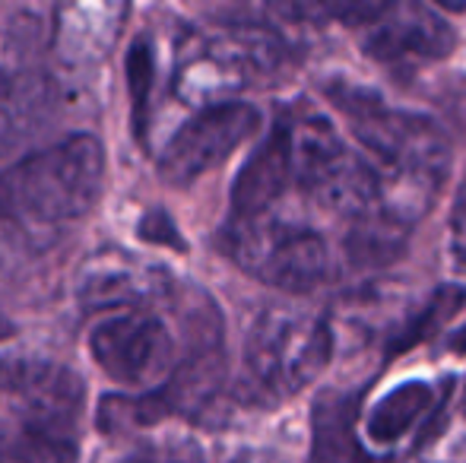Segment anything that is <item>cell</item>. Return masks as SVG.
Listing matches in <instances>:
<instances>
[{"label":"cell","mask_w":466,"mask_h":463,"mask_svg":"<svg viewBox=\"0 0 466 463\" xmlns=\"http://www.w3.org/2000/svg\"><path fill=\"white\" fill-rule=\"evenodd\" d=\"M451 254L457 267H466V185L457 191V200L451 206Z\"/></svg>","instance_id":"obj_23"},{"label":"cell","mask_w":466,"mask_h":463,"mask_svg":"<svg viewBox=\"0 0 466 463\" xmlns=\"http://www.w3.org/2000/svg\"><path fill=\"white\" fill-rule=\"evenodd\" d=\"M337 337L327 317L267 308L245 340V394L251 403H279L299 394L330 365Z\"/></svg>","instance_id":"obj_4"},{"label":"cell","mask_w":466,"mask_h":463,"mask_svg":"<svg viewBox=\"0 0 466 463\" xmlns=\"http://www.w3.org/2000/svg\"><path fill=\"white\" fill-rule=\"evenodd\" d=\"M463 305H466V286L461 283L438 286V289L384 340V358H397V356H403V352H410L412 347H419V343L431 340Z\"/></svg>","instance_id":"obj_17"},{"label":"cell","mask_w":466,"mask_h":463,"mask_svg":"<svg viewBox=\"0 0 466 463\" xmlns=\"http://www.w3.org/2000/svg\"><path fill=\"white\" fill-rule=\"evenodd\" d=\"M96 365L121 388H162L175 375V337L159 315L147 308L108 311L89 330Z\"/></svg>","instance_id":"obj_7"},{"label":"cell","mask_w":466,"mask_h":463,"mask_svg":"<svg viewBox=\"0 0 466 463\" xmlns=\"http://www.w3.org/2000/svg\"><path fill=\"white\" fill-rule=\"evenodd\" d=\"M463 413H466V388H463Z\"/></svg>","instance_id":"obj_29"},{"label":"cell","mask_w":466,"mask_h":463,"mask_svg":"<svg viewBox=\"0 0 466 463\" xmlns=\"http://www.w3.org/2000/svg\"><path fill=\"white\" fill-rule=\"evenodd\" d=\"M121 463H203V454L190 441H175L168 448H140Z\"/></svg>","instance_id":"obj_21"},{"label":"cell","mask_w":466,"mask_h":463,"mask_svg":"<svg viewBox=\"0 0 466 463\" xmlns=\"http://www.w3.org/2000/svg\"><path fill=\"white\" fill-rule=\"evenodd\" d=\"M435 407V388L425 381H406L384 394L365 416V438L371 445H397L410 435L412 426L425 419V413Z\"/></svg>","instance_id":"obj_16"},{"label":"cell","mask_w":466,"mask_h":463,"mask_svg":"<svg viewBox=\"0 0 466 463\" xmlns=\"http://www.w3.org/2000/svg\"><path fill=\"white\" fill-rule=\"evenodd\" d=\"M6 400L19 413V422L51 435L76 438L86 390L70 368L55 362H16L13 388Z\"/></svg>","instance_id":"obj_11"},{"label":"cell","mask_w":466,"mask_h":463,"mask_svg":"<svg viewBox=\"0 0 466 463\" xmlns=\"http://www.w3.org/2000/svg\"><path fill=\"white\" fill-rule=\"evenodd\" d=\"M260 127V112L248 102L228 99L200 108L178 134L168 140L159 159V175L175 187H187L197 178L226 162Z\"/></svg>","instance_id":"obj_9"},{"label":"cell","mask_w":466,"mask_h":463,"mask_svg":"<svg viewBox=\"0 0 466 463\" xmlns=\"http://www.w3.org/2000/svg\"><path fill=\"white\" fill-rule=\"evenodd\" d=\"M76 438L51 435L19 422L16 432L0 435V463H74Z\"/></svg>","instance_id":"obj_19"},{"label":"cell","mask_w":466,"mask_h":463,"mask_svg":"<svg viewBox=\"0 0 466 463\" xmlns=\"http://www.w3.org/2000/svg\"><path fill=\"white\" fill-rule=\"evenodd\" d=\"M175 279L168 270L124 251V247H102L89 254L76 273V302L96 315L124 308H149L172 296Z\"/></svg>","instance_id":"obj_10"},{"label":"cell","mask_w":466,"mask_h":463,"mask_svg":"<svg viewBox=\"0 0 466 463\" xmlns=\"http://www.w3.org/2000/svg\"><path fill=\"white\" fill-rule=\"evenodd\" d=\"M6 337H13V324H10V321H6V317H4V315H0V343H4V340H6Z\"/></svg>","instance_id":"obj_27"},{"label":"cell","mask_w":466,"mask_h":463,"mask_svg":"<svg viewBox=\"0 0 466 463\" xmlns=\"http://www.w3.org/2000/svg\"><path fill=\"white\" fill-rule=\"evenodd\" d=\"M105 185V149L93 134H74L29 153L0 172V219L57 229L83 219Z\"/></svg>","instance_id":"obj_2"},{"label":"cell","mask_w":466,"mask_h":463,"mask_svg":"<svg viewBox=\"0 0 466 463\" xmlns=\"http://www.w3.org/2000/svg\"><path fill=\"white\" fill-rule=\"evenodd\" d=\"M451 352H466V324L451 337Z\"/></svg>","instance_id":"obj_25"},{"label":"cell","mask_w":466,"mask_h":463,"mask_svg":"<svg viewBox=\"0 0 466 463\" xmlns=\"http://www.w3.org/2000/svg\"><path fill=\"white\" fill-rule=\"evenodd\" d=\"M438 6L444 10H454V13H466V0H435Z\"/></svg>","instance_id":"obj_26"},{"label":"cell","mask_w":466,"mask_h":463,"mask_svg":"<svg viewBox=\"0 0 466 463\" xmlns=\"http://www.w3.org/2000/svg\"><path fill=\"white\" fill-rule=\"evenodd\" d=\"M292 130L295 185L318 204L346 216L378 210L384 200V175L371 159L343 143L330 121L318 112H286Z\"/></svg>","instance_id":"obj_5"},{"label":"cell","mask_w":466,"mask_h":463,"mask_svg":"<svg viewBox=\"0 0 466 463\" xmlns=\"http://www.w3.org/2000/svg\"><path fill=\"white\" fill-rule=\"evenodd\" d=\"M130 0H55L51 55L64 67H98L121 42Z\"/></svg>","instance_id":"obj_12"},{"label":"cell","mask_w":466,"mask_h":463,"mask_svg":"<svg viewBox=\"0 0 466 463\" xmlns=\"http://www.w3.org/2000/svg\"><path fill=\"white\" fill-rule=\"evenodd\" d=\"M153 80H156L153 42L147 35H140L127 51V86H130V106H134V130L140 140H147V130H149Z\"/></svg>","instance_id":"obj_20"},{"label":"cell","mask_w":466,"mask_h":463,"mask_svg":"<svg viewBox=\"0 0 466 463\" xmlns=\"http://www.w3.org/2000/svg\"><path fill=\"white\" fill-rule=\"evenodd\" d=\"M295 185L292 166V130H289V115L282 112L270 134L258 143L248 162L241 166L238 178L232 185V216H260L270 213L282 194Z\"/></svg>","instance_id":"obj_13"},{"label":"cell","mask_w":466,"mask_h":463,"mask_svg":"<svg viewBox=\"0 0 466 463\" xmlns=\"http://www.w3.org/2000/svg\"><path fill=\"white\" fill-rule=\"evenodd\" d=\"M286 64V42L267 25H209L181 42L172 93L185 106L207 108L267 80Z\"/></svg>","instance_id":"obj_3"},{"label":"cell","mask_w":466,"mask_h":463,"mask_svg":"<svg viewBox=\"0 0 466 463\" xmlns=\"http://www.w3.org/2000/svg\"><path fill=\"white\" fill-rule=\"evenodd\" d=\"M356 35L371 61L397 70L444 61L457 48L454 25L425 0H378Z\"/></svg>","instance_id":"obj_8"},{"label":"cell","mask_w":466,"mask_h":463,"mask_svg":"<svg viewBox=\"0 0 466 463\" xmlns=\"http://www.w3.org/2000/svg\"><path fill=\"white\" fill-rule=\"evenodd\" d=\"M140 238L147 241H159V245H168V247H178V251H185V241H181V232L175 229V223L166 216L162 210H149L147 216L140 219Z\"/></svg>","instance_id":"obj_22"},{"label":"cell","mask_w":466,"mask_h":463,"mask_svg":"<svg viewBox=\"0 0 466 463\" xmlns=\"http://www.w3.org/2000/svg\"><path fill=\"white\" fill-rule=\"evenodd\" d=\"M55 83L45 74H10L0 86V156L35 136L55 115Z\"/></svg>","instance_id":"obj_15"},{"label":"cell","mask_w":466,"mask_h":463,"mask_svg":"<svg viewBox=\"0 0 466 463\" xmlns=\"http://www.w3.org/2000/svg\"><path fill=\"white\" fill-rule=\"evenodd\" d=\"M4 57H6V48H4V38H0V86H4V80L10 74H4Z\"/></svg>","instance_id":"obj_28"},{"label":"cell","mask_w":466,"mask_h":463,"mask_svg":"<svg viewBox=\"0 0 466 463\" xmlns=\"http://www.w3.org/2000/svg\"><path fill=\"white\" fill-rule=\"evenodd\" d=\"M359 390H324L311 407V463H390L359 435Z\"/></svg>","instance_id":"obj_14"},{"label":"cell","mask_w":466,"mask_h":463,"mask_svg":"<svg viewBox=\"0 0 466 463\" xmlns=\"http://www.w3.org/2000/svg\"><path fill=\"white\" fill-rule=\"evenodd\" d=\"M222 245L241 270L277 289L308 292L330 273V247L324 235L311 226L273 219L270 213L245 219L232 216Z\"/></svg>","instance_id":"obj_6"},{"label":"cell","mask_w":466,"mask_h":463,"mask_svg":"<svg viewBox=\"0 0 466 463\" xmlns=\"http://www.w3.org/2000/svg\"><path fill=\"white\" fill-rule=\"evenodd\" d=\"M327 99L346 117L350 130L384 175V206L403 223L429 210L451 168V143L429 115L393 108L378 93L352 83H330Z\"/></svg>","instance_id":"obj_1"},{"label":"cell","mask_w":466,"mask_h":463,"mask_svg":"<svg viewBox=\"0 0 466 463\" xmlns=\"http://www.w3.org/2000/svg\"><path fill=\"white\" fill-rule=\"evenodd\" d=\"M13 368H16V362H0V400H6V397H10Z\"/></svg>","instance_id":"obj_24"},{"label":"cell","mask_w":466,"mask_h":463,"mask_svg":"<svg viewBox=\"0 0 466 463\" xmlns=\"http://www.w3.org/2000/svg\"><path fill=\"white\" fill-rule=\"evenodd\" d=\"M378 0H267V13L282 25H343L359 32L374 13Z\"/></svg>","instance_id":"obj_18"}]
</instances>
